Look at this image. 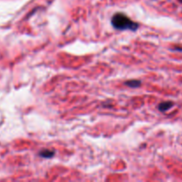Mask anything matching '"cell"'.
Returning <instances> with one entry per match:
<instances>
[{"label": "cell", "mask_w": 182, "mask_h": 182, "mask_svg": "<svg viewBox=\"0 0 182 182\" xmlns=\"http://www.w3.org/2000/svg\"><path fill=\"white\" fill-rule=\"evenodd\" d=\"M112 25L117 29L135 30L138 28V24L124 13H115L112 18Z\"/></svg>", "instance_id": "cell-1"}, {"label": "cell", "mask_w": 182, "mask_h": 182, "mask_svg": "<svg viewBox=\"0 0 182 182\" xmlns=\"http://www.w3.org/2000/svg\"><path fill=\"white\" fill-rule=\"evenodd\" d=\"M173 106V103L171 102V101H165V102H163L159 105V110L160 111H167L168 109H170Z\"/></svg>", "instance_id": "cell-2"}, {"label": "cell", "mask_w": 182, "mask_h": 182, "mask_svg": "<svg viewBox=\"0 0 182 182\" xmlns=\"http://www.w3.org/2000/svg\"><path fill=\"white\" fill-rule=\"evenodd\" d=\"M125 84L130 87H139L141 83L140 81H138V80H130V81L125 82Z\"/></svg>", "instance_id": "cell-3"}, {"label": "cell", "mask_w": 182, "mask_h": 182, "mask_svg": "<svg viewBox=\"0 0 182 182\" xmlns=\"http://www.w3.org/2000/svg\"><path fill=\"white\" fill-rule=\"evenodd\" d=\"M180 2H181V3H182V0H180Z\"/></svg>", "instance_id": "cell-5"}, {"label": "cell", "mask_w": 182, "mask_h": 182, "mask_svg": "<svg viewBox=\"0 0 182 182\" xmlns=\"http://www.w3.org/2000/svg\"><path fill=\"white\" fill-rule=\"evenodd\" d=\"M40 155H41L42 156H44V157L48 158V157H52V156H53L54 152H53V151H51V150H43V151L40 153Z\"/></svg>", "instance_id": "cell-4"}]
</instances>
